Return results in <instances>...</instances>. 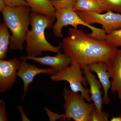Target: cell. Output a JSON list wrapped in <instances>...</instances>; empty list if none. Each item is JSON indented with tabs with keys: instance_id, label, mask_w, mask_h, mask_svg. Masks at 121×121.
<instances>
[{
	"instance_id": "obj_1",
	"label": "cell",
	"mask_w": 121,
	"mask_h": 121,
	"mask_svg": "<svg viewBox=\"0 0 121 121\" xmlns=\"http://www.w3.org/2000/svg\"><path fill=\"white\" fill-rule=\"evenodd\" d=\"M62 44L64 53L82 70L84 66L94 63H107L118 50L106 40L94 39L82 29L73 27L68 29V35L64 38Z\"/></svg>"
},
{
	"instance_id": "obj_2",
	"label": "cell",
	"mask_w": 121,
	"mask_h": 121,
	"mask_svg": "<svg viewBox=\"0 0 121 121\" xmlns=\"http://www.w3.org/2000/svg\"><path fill=\"white\" fill-rule=\"evenodd\" d=\"M55 18L31 12L30 24L31 29L28 30L25 38L28 56H40L43 52L47 51L56 54L62 52L61 43L58 47H55L51 44L45 37V29L52 27Z\"/></svg>"
},
{
	"instance_id": "obj_3",
	"label": "cell",
	"mask_w": 121,
	"mask_h": 121,
	"mask_svg": "<svg viewBox=\"0 0 121 121\" xmlns=\"http://www.w3.org/2000/svg\"><path fill=\"white\" fill-rule=\"evenodd\" d=\"M31 12L29 6H7L2 12L4 23L12 33L9 44L11 50H23L26 34L30 24Z\"/></svg>"
},
{
	"instance_id": "obj_4",
	"label": "cell",
	"mask_w": 121,
	"mask_h": 121,
	"mask_svg": "<svg viewBox=\"0 0 121 121\" xmlns=\"http://www.w3.org/2000/svg\"><path fill=\"white\" fill-rule=\"evenodd\" d=\"M55 17L56 21L52 27V31L56 37H63L62 29L65 26L71 25L74 28L78 29V25H82L91 30V33L88 34L91 37L99 40H106L107 34L103 28H98L87 24L74 10L73 7L56 9Z\"/></svg>"
},
{
	"instance_id": "obj_5",
	"label": "cell",
	"mask_w": 121,
	"mask_h": 121,
	"mask_svg": "<svg viewBox=\"0 0 121 121\" xmlns=\"http://www.w3.org/2000/svg\"><path fill=\"white\" fill-rule=\"evenodd\" d=\"M65 100L64 105V117L60 121H90L94 103L87 104L79 92H74L66 88L63 90Z\"/></svg>"
},
{
	"instance_id": "obj_6",
	"label": "cell",
	"mask_w": 121,
	"mask_h": 121,
	"mask_svg": "<svg viewBox=\"0 0 121 121\" xmlns=\"http://www.w3.org/2000/svg\"><path fill=\"white\" fill-rule=\"evenodd\" d=\"M79 64L72 62L70 65L61 71L57 72L50 77L54 82L65 81L69 83L70 90L74 92H80V94L87 102H90L91 99L89 89L85 88L87 82L83 76V71Z\"/></svg>"
},
{
	"instance_id": "obj_7",
	"label": "cell",
	"mask_w": 121,
	"mask_h": 121,
	"mask_svg": "<svg viewBox=\"0 0 121 121\" xmlns=\"http://www.w3.org/2000/svg\"><path fill=\"white\" fill-rule=\"evenodd\" d=\"M81 18L88 24L101 25L107 34L121 29V14L108 11L101 14L91 11H75Z\"/></svg>"
},
{
	"instance_id": "obj_8",
	"label": "cell",
	"mask_w": 121,
	"mask_h": 121,
	"mask_svg": "<svg viewBox=\"0 0 121 121\" xmlns=\"http://www.w3.org/2000/svg\"><path fill=\"white\" fill-rule=\"evenodd\" d=\"M21 61L17 58L0 60V91L4 93L11 89L16 81V76Z\"/></svg>"
},
{
	"instance_id": "obj_9",
	"label": "cell",
	"mask_w": 121,
	"mask_h": 121,
	"mask_svg": "<svg viewBox=\"0 0 121 121\" xmlns=\"http://www.w3.org/2000/svg\"><path fill=\"white\" fill-rule=\"evenodd\" d=\"M53 68L41 69L36 66L35 65H31L25 60H21L20 66L17 75L22 79L23 83V94L22 99H23L26 96L29 86L33 82V79L36 76L40 74L53 75L57 73Z\"/></svg>"
},
{
	"instance_id": "obj_10",
	"label": "cell",
	"mask_w": 121,
	"mask_h": 121,
	"mask_svg": "<svg viewBox=\"0 0 121 121\" xmlns=\"http://www.w3.org/2000/svg\"><path fill=\"white\" fill-rule=\"evenodd\" d=\"M21 60H31L41 65L48 66L55 70L57 72L61 71L68 66L72 61L66 54L61 52L56 54L54 56H27L21 57Z\"/></svg>"
},
{
	"instance_id": "obj_11",
	"label": "cell",
	"mask_w": 121,
	"mask_h": 121,
	"mask_svg": "<svg viewBox=\"0 0 121 121\" xmlns=\"http://www.w3.org/2000/svg\"><path fill=\"white\" fill-rule=\"evenodd\" d=\"M112 79L111 90L117 93L121 103V49L118 50L114 57L107 63Z\"/></svg>"
},
{
	"instance_id": "obj_12",
	"label": "cell",
	"mask_w": 121,
	"mask_h": 121,
	"mask_svg": "<svg viewBox=\"0 0 121 121\" xmlns=\"http://www.w3.org/2000/svg\"><path fill=\"white\" fill-rule=\"evenodd\" d=\"M83 73L87 83L90 86L91 98L94 102L96 110L99 112L102 111L103 98H102V93L101 91L102 84L97 80L94 75L91 73L89 65L84 66L82 68Z\"/></svg>"
},
{
	"instance_id": "obj_13",
	"label": "cell",
	"mask_w": 121,
	"mask_h": 121,
	"mask_svg": "<svg viewBox=\"0 0 121 121\" xmlns=\"http://www.w3.org/2000/svg\"><path fill=\"white\" fill-rule=\"evenodd\" d=\"M91 72H95L97 75L99 81L102 84L104 91L103 102L108 105L110 102L108 96V91L111 87V82L110 80V74L108 70V67L106 63L98 62L89 65Z\"/></svg>"
},
{
	"instance_id": "obj_14",
	"label": "cell",
	"mask_w": 121,
	"mask_h": 121,
	"mask_svg": "<svg viewBox=\"0 0 121 121\" xmlns=\"http://www.w3.org/2000/svg\"><path fill=\"white\" fill-rule=\"evenodd\" d=\"M27 2L31 12L55 17L56 9L51 0H25Z\"/></svg>"
},
{
	"instance_id": "obj_15",
	"label": "cell",
	"mask_w": 121,
	"mask_h": 121,
	"mask_svg": "<svg viewBox=\"0 0 121 121\" xmlns=\"http://www.w3.org/2000/svg\"><path fill=\"white\" fill-rule=\"evenodd\" d=\"M11 36L8 28L4 23L0 25V60H4L6 58L9 46V45Z\"/></svg>"
},
{
	"instance_id": "obj_16",
	"label": "cell",
	"mask_w": 121,
	"mask_h": 121,
	"mask_svg": "<svg viewBox=\"0 0 121 121\" xmlns=\"http://www.w3.org/2000/svg\"><path fill=\"white\" fill-rule=\"evenodd\" d=\"M75 11H91L101 13L104 12L97 0H76L73 7Z\"/></svg>"
},
{
	"instance_id": "obj_17",
	"label": "cell",
	"mask_w": 121,
	"mask_h": 121,
	"mask_svg": "<svg viewBox=\"0 0 121 121\" xmlns=\"http://www.w3.org/2000/svg\"><path fill=\"white\" fill-rule=\"evenodd\" d=\"M104 11L121 13V0H97Z\"/></svg>"
},
{
	"instance_id": "obj_18",
	"label": "cell",
	"mask_w": 121,
	"mask_h": 121,
	"mask_svg": "<svg viewBox=\"0 0 121 121\" xmlns=\"http://www.w3.org/2000/svg\"><path fill=\"white\" fill-rule=\"evenodd\" d=\"M106 40L117 48L121 47V29L107 34Z\"/></svg>"
},
{
	"instance_id": "obj_19",
	"label": "cell",
	"mask_w": 121,
	"mask_h": 121,
	"mask_svg": "<svg viewBox=\"0 0 121 121\" xmlns=\"http://www.w3.org/2000/svg\"><path fill=\"white\" fill-rule=\"evenodd\" d=\"M109 114L103 111L99 112L96 110L95 106L91 112L90 121H108Z\"/></svg>"
},
{
	"instance_id": "obj_20",
	"label": "cell",
	"mask_w": 121,
	"mask_h": 121,
	"mask_svg": "<svg viewBox=\"0 0 121 121\" xmlns=\"http://www.w3.org/2000/svg\"><path fill=\"white\" fill-rule=\"evenodd\" d=\"M56 9L73 7L76 0H51Z\"/></svg>"
},
{
	"instance_id": "obj_21",
	"label": "cell",
	"mask_w": 121,
	"mask_h": 121,
	"mask_svg": "<svg viewBox=\"0 0 121 121\" xmlns=\"http://www.w3.org/2000/svg\"><path fill=\"white\" fill-rule=\"evenodd\" d=\"M6 5L8 7H14L22 6H29L25 0H4Z\"/></svg>"
},
{
	"instance_id": "obj_22",
	"label": "cell",
	"mask_w": 121,
	"mask_h": 121,
	"mask_svg": "<svg viewBox=\"0 0 121 121\" xmlns=\"http://www.w3.org/2000/svg\"><path fill=\"white\" fill-rule=\"evenodd\" d=\"M45 110L50 121H56L58 120H60L64 117V114H59L54 113L47 108H45Z\"/></svg>"
},
{
	"instance_id": "obj_23",
	"label": "cell",
	"mask_w": 121,
	"mask_h": 121,
	"mask_svg": "<svg viewBox=\"0 0 121 121\" xmlns=\"http://www.w3.org/2000/svg\"><path fill=\"white\" fill-rule=\"evenodd\" d=\"M5 103L2 99L0 100V121H8L6 112Z\"/></svg>"
},
{
	"instance_id": "obj_24",
	"label": "cell",
	"mask_w": 121,
	"mask_h": 121,
	"mask_svg": "<svg viewBox=\"0 0 121 121\" xmlns=\"http://www.w3.org/2000/svg\"><path fill=\"white\" fill-rule=\"evenodd\" d=\"M18 109L21 114L22 121H30L25 114L23 108L22 106H19L18 107Z\"/></svg>"
},
{
	"instance_id": "obj_25",
	"label": "cell",
	"mask_w": 121,
	"mask_h": 121,
	"mask_svg": "<svg viewBox=\"0 0 121 121\" xmlns=\"http://www.w3.org/2000/svg\"><path fill=\"white\" fill-rule=\"evenodd\" d=\"M7 6L4 0H0V11L1 13Z\"/></svg>"
},
{
	"instance_id": "obj_26",
	"label": "cell",
	"mask_w": 121,
	"mask_h": 121,
	"mask_svg": "<svg viewBox=\"0 0 121 121\" xmlns=\"http://www.w3.org/2000/svg\"><path fill=\"white\" fill-rule=\"evenodd\" d=\"M111 121H121V115L117 117H113L110 119Z\"/></svg>"
}]
</instances>
